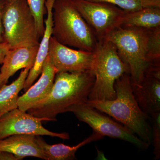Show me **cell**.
I'll return each mask as SVG.
<instances>
[{
  "instance_id": "obj_7",
  "label": "cell",
  "mask_w": 160,
  "mask_h": 160,
  "mask_svg": "<svg viewBox=\"0 0 160 160\" xmlns=\"http://www.w3.org/2000/svg\"><path fill=\"white\" fill-rule=\"evenodd\" d=\"M69 112H73L79 121L88 124L94 132L104 137L126 141L143 150L149 148L147 143L138 137L128 127L86 103L72 107Z\"/></svg>"
},
{
  "instance_id": "obj_13",
  "label": "cell",
  "mask_w": 160,
  "mask_h": 160,
  "mask_svg": "<svg viewBox=\"0 0 160 160\" xmlns=\"http://www.w3.org/2000/svg\"><path fill=\"white\" fill-rule=\"evenodd\" d=\"M39 45L22 46L9 49L0 69V74L4 84H6L9 78L20 69H31L36 58Z\"/></svg>"
},
{
  "instance_id": "obj_10",
  "label": "cell",
  "mask_w": 160,
  "mask_h": 160,
  "mask_svg": "<svg viewBox=\"0 0 160 160\" xmlns=\"http://www.w3.org/2000/svg\"><path fill=\"white\" fill-rule=\"evenodd\" d=\"M48 55L58 72L92 71L95 59L94 52L72 49L59 42L52 36Z\"/></svg>"
},
{
  "instance_id": "obj_19",
  "label": "cell",
  "mask_w": 160,
  "mask_h": 160,
  "mask_svg": "<svg viewBox=\"0 0 160 160\" xmlns=\"http://www.w3.org/2000/svg\"><path fill=\"white\" fill-rule=\"evenodd\" d=\"M147 59L150 66H160V27L150 29L147 44Z\"/></svg>"
},
{
  "instance_id": "obj_20",
  "label": "cell",
  "mask_w": 160,
  "mask_h": 160,
  "mask_svg": "<svg viewBox=\"0 0 160 160\" xmlns=\"http://www.w3.org/2000/svg\"><path fill=\"white\" fill-rule=\"evenodd\" d=\"M46 0H27L32 14L35 21L38 32L42 38L45 30L44 16L46 12Z\"/></svg>"
},
{
  "instance_id": "obj_2",
  "label": "cell",
  "mask_w": 160,
  "mask_h": 160,
  "mask_svg": "<svg viewBox=\"0 0 160 160\" xmlns=\"http://www.w3.org/2000/svg\"><path fill=\"white\" fill-rule=\"evenodd\" d=\"M114 88L116 92L115 99L88 100L86 103L128 127L150 146L152 139L150 116L142 110L136 100L129 73H125L118 78Z\"/></svg>"
},
{
  "instance_id": "obj_1",
  "label": "cell",
  "mask_w": 160,
  "mask_h": 160,
  "mask_svg": "<svg viewBox=\"0 0 160 160\" xmlns=\"http://www.w3.org/2000/svg\"><path fill=\"white\" fill-rule=\"evenodd\" d=\"M94 80L92 70L58 72L49 94L27 112L45 121H56L58 114L88 102Z\"/></svg>"
},
{
  "instance_id": "obj_3",
  "label": "cell",
  "mask_w": 160,
  "mask_h": 160,
  "mask_svg": "<svg viewBox=\"0 0 160 160\" xmlns=\"http://www.w3.org/2000/svg\"><path fill=\"white\" fill-rule=\"evenodd\" d=\"M52 37L59 42L94 52L98 40L72 0H55L52 7Z\"/></svg>"
},
{
  "instance_id": "obj_14",
  "label": "cell",
  "mask_w": 160,
  "mask_h": 160,
  "mask_svg": "<svg viewBox=\"0 0 160 160\" xmlns=\"http://www.w3.org/2000/svg\"><path fill=\"white\" fill-rule=\"evenodd\" d=\"M55 0H46L45 6L47 11V18L44 21L45 30L44 34L40 40L37 55L34 65L29 70L25 84L24 91L26 92L34 83L42 72L43 64L47 58L49 51V43L52 36V7Z\"/></svg>"
},
{
  "instance_id": "obj_11",
  "label": "cell",
  "mask_w": 160,
  "mask_h": 160,
  "mask_svg": "<svg viewBox=\"0 0 160 160\" xmlns=\"http://www.w3.org/2000/svg\"><path fill=\"white\" fill-rule=\"evenodd\" d=\"M132 91L141 109L149 116L160 111V66H151L139 85Z\"/></svg>"
},
{
  "instance_id": "obj_25",
  "label": "cell",
  "mask_w": 160,
  "mask_h": 160,
  "mask_svg": "<svg viewBox=\"0 0 160 160\" xmlns=\"http://www.w3.org/2000/svg\"><path fill=\"white\" fill-rule=\"evenodd\" d=\"M142 7H158L160 8V0H139Z\"/></svg>"
},
{
  "instance_id": "obj_23",
  "label": "cell",
  "mask_w": 160,
  "mask_h": 160,
  "mask_svg": "<svg viewBox=\"0 0 160 160\" xmlns=\"http://www.w3.org/2000/svg\"><path fill=\"white\" fill-rule=\"evenodd\" d=\"M10 49V46L6 42H0V65L2 64L5 57Z\"/></svg>"
},
{
  "instance_id": "obj_16",
  "label": "cell",
  "mask_w": 160,
  "mask_h": 160,
  "mask_svg": "<svg viewBox=\"0 0 160 160\" xmlns=\"http://www.w3.org/2000/svg\"><path fill=\"white\" fill-rule=\"evenodd\" d=\"M37 136L38 145L42 150L46 160H72L77 159L75 153L80 148L92 142L99 141L104 138L102 135L94 132L77 146H70L63 144L50 145Z\"/></svg>"
},
{
  "instance_id": "obj_9",
  "label": "cell",
  "mask_w": 160,
  "mask_h": 160,
  "mask_svg": "<svg viewBox=\"0 0 160 160\" xmlns=\"http://www.w3.org/2000/svg\"><path fill=\"white\" fill-rule=\"evenodd\" d=\"M42 118L36 117L18 108L13 109L0 118V139L13 135L27 134L35 136H49L68 140L66 132H52L44 128Z\"/></svg>"
},
{
  "instance_id": "obj_28",
  "label": "cell",
  "mask_w": 160,
  "mask_h": 160,
  "mask_svg": "<svg viewBox=\"0 0 160 160\" xmlns=\"http://www.w3.org/2000/svg\"><path fill=\"white\" fill-rule=\"evenodd\" d=\"M0 1H2V0H0Z\"/></svg>"
},
{
  "instance_id": "obj_4",
  "label": "cell",
  "mask_w": 160,
  "mask_h": 160,
  "mask_svg": "<svg viewBox=\"0 0 160 160\" xmlns=\"http://www.w3.org/2000/svg\"><path fill=\"white\" fill-rule=\"evenodd\" d=\"M92 72L95 80L89 93V101L114 100L116 98L115 82L129 68L118 53L114 44L104 38L98 41Z\"/></svg>"
},
{
  "instance_id": "obj_12",
  "label": "cell",
  "mask_w": 160,
  "mask_h": 160,
  "mask_svg": "<svg viewBox=\"0 0 160 160\" xmlns=\"http://www.w3.org/2000/svg\"><path fill=\"white\" fill-rule=\"evenodd\" d=\"M57 73L47 56L43 64L40 78L24 94L18 98V108L22 111L27 112L46 97L51 91Z\"/></svg>"
},
{
  "instance_id": "obj_8",
  "label": "cell",
  "mask_w": 160,
  "mask_h": 160,
  "mask_svg": "<svg viewBox=\"0 0 160 160\" xmlns=\"http://www.w3.org/2000/svg\"><path fill=\"white\" fill-rule=\"evenodd\" d=\"M98 40L104 39L121 26L126 11L110 3L87 0H72Z\"/></svg>"
},
{
  "instance_id": "obj_5",
  "label": "cell",
  "mask_w": 160,
  "mask_h": 160,
  "mask_svg": "<svg viewBox=\"0 0 160 160\" xmlns=\"http://www.w3.org/2000/svg\"><path fill=\"white\" fill-rule=\"evenodd\" d=\"M150 29L118 27L104 38L113 43L129 68L132 85L142 82L150 66L147 59V44Z\"/></svg>"
},
{
  "instance_id": "obj_27",
  "label": "cell",
  "mask_w": 160,
  "mask_h": 160,
  "mask_svg": "<svg viewBox=\"0 0 160 160\" xmlns=\"http://www.w3.org/2000/svg\"><path fill=\"white\" fill-rule=\"evenodd\" d=\"M3 84H4V83L3 82L2 78H1V74H0V88L2 87Z\"/></svg>"
},
{
  "instance_id": "obj_18",
  "label": "cell",
  "mask_w": 160,
  "mask_h": 160,
  "mask_svg": "<svg viewBox=\"0 0 160 160\" xmlns=\"http://www.w3.org/2000/svg\"><path fill=\"white\" fill-rule=\"evenodd\" d=\"M29 70V68L24 69L15 81L9 85L3 84L0 88V118L18 108V96L24 88Z\"/></svg>"
},
{
  "instance_id": "obj_24",
  "label": "cell",
  "mask_w": 160,
  "mask_h": 160,
  "mask_svg": "<svg viewBox=\"0 0 160 160\" xmlns=\"http://www.w3.org/2000/svg\"><path fill=\"white\" fill-rule=\"evenodd\" d=\"M6 0L0 1V42H4V28H3L2 20V10L3 6L5 4Z\"/></svg>"
},
{
  "instance_id": "obj_26",
  "label": "cell",
  "mask_w": 160,
  "mask_h": 160,
  "mask_svg": "<svg viewBox=\"0 0 160 160\" xmlns=\"http://www.w3.org/2000/svg\"><path fill=\"white\" fill-rule=\"evenodd\" d=\"M0 160H18L15 156L8 152L0 151Z\"/></svg>"
},
{
  "instance_id": "obj_15",
  "label": "cell",
  "mask_w": 160,
  "mask_h": 160,
  "mask_svg": "<svg viewBox=\"0 0 160 160\" xmlns=\"http://www.w3.org/2000/svg\"><path fill=\"white\" fill-rule=\"evenodd\" d=\"M0 151L11 152L18 160L28 156L45 159L37 136L32 135H13L0 139Z\"/></svg>"
},
{
  "instance_id": "obj_21",
  "label": "cell",
  "mask_w": 160,
  "mask_h": 160,
  "mask_svg": "<svg viewBox=\"0 0 160 160\" xmlns=\"http://www.w3.org/2000/svg\"><path fill=\"white\" fill-rule=\"evenodd\" d=\"M152 129V144L154 146V159L160 158V111L150 116Z\"/></svg>"
},
{
  "instance_id": "obj_17",
  "label": "cell",
  "mask_w": 160,
  "mask_h": 160,
  "mask_svg": "<svg viewBox=\"0 0 160 160\" xmlns=\"http://www.w3.org/2000/svg\"><path fill=\"white\" fill-rule=\"evenodd\" d=\"M120 27L152 29L160 27V8L143 7L126 12Z\"/></svg>"
},
{
  "instance_id": "obj_22",
  "label": "cell",
  "mask_w": 160,
  "mask_h": 160,
  "mask_svg": "<svg viewBox=\"0 0 160 160\" xmlns=\"http://www.w3.org/2000/svg\"><path fill=\"white\" fill-rule=\"evenodd\" d=\"M92 2H103L117 6L126 12L136 11L142 8L139 0H87Z\"/></svg>"
},
{
  "instance_id": "obj_6",
  "label": "cell",
  "mask_w": 160,
  "mask_h": 160,
  "mask_svg": "<svg viewBox=\"0 0 160 160\" xmlns=\"http://www.w3.org/2000/svg\"><path fill=\"white\" fill-rule=\"evenodd\" d=\"M4 41L10 49L39 45V34L27 0H6L2 16Z\"/></svg>"
}]
</instances>
